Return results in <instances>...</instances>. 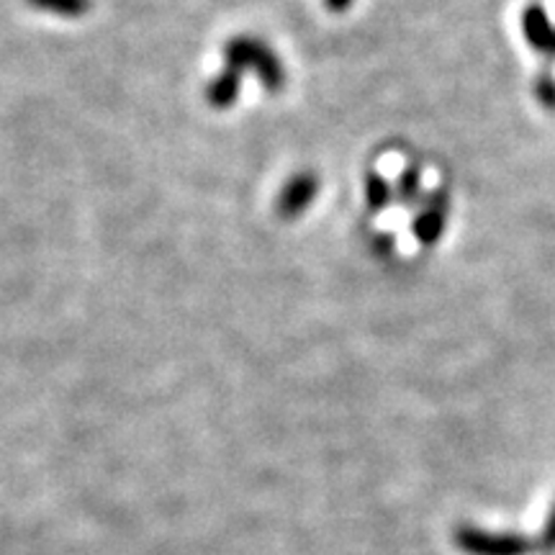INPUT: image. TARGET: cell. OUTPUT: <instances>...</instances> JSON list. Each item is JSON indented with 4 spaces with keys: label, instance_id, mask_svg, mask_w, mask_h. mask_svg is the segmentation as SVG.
<instances>
[{
    "label": "cell",
    "instance_id": "4",
    "mask_svg": "<svg viewBox=\"0 0 555 555\" xmlns=\"http://www.w3.org/2000/svg\"><path fill=\"white\" fill-rule=\"evenodd\" d=\"M319 196V178L314 172H296L283 183L275 198V214L281 219H298L307 214Z\"/></svg>",
    "mask_w": 555,
    "mask_h": 555
},
{
    "label": "cell",
    "instance_id": "9",
    "mask_svg": "<svg viewBox=\"0 0 555 555\" xmlns=\"http://www.w3.org/2000/svg\"><path fill=\"white\" fill-rule=\"evenodd\" d=\"M26 3L37 11L54 13V16H65V18L86 16L90 11V0H26Z\"/></svg>",
    "mask_w": 555,
    "mask_h": 555
},
{
    "label": "cell",
    "instance_id": "3",
    "mask_svg": "<svg viewBox=\"0 0 555 555\" xmlns=\"http://www.w3.org/2000/svg\"><path fill=\"white\" fill-rule=\"evenodd\" d=\"M450 211V193L446 189H435L429 193L425 206L412 219V234L422 247H435L446 234V221Z\"/></svg>",
    "mask_w": 555,
    "mask_h": 555
},
{
    "label": "cell",
    "instance_id": "11",
    "mask_svg": "<svg viewBox=\"0 0 555 555\" xmlns=\"http://www.w3.org/2000/svg\"><path fill=\"white\" fill-rule=\"evenodd\" d=\"M373 253L378 255V258H391L393 253H397V237H393L391 232H380L373 237Z\"/></svg>",
    "mask_w": 555,
    "mask_h": 555
},
{
    "label": "cell",
    "instance_id": "6",
    "mask_svg": "<svg viewBox=\"0 0 555 555\" xmlns=\"http://www.w3.org/2000/svg\"><path fill=\"white\" fill-rule=\"evenodd\" d=\"M240 88H242V78L237 69L224 67L219 75H214L206 86V101L208 106L217 111H227L232 108L240 99Z\"/></svg>",
    "mask_w": 555,
    "mask_h": 555
},
{
    "label": "cell",
    "instance_id": "7",
    "mask_svg": "<svg viewBox=\"0 0 555 555\" xmlns=\"http://www.w3.org/2000/svg\"><path fill=\"white\" fill-rule=\"evenodd\" d=\"M363 193H365L367 211H371V214H384L386 208L391 206V201H393L391 183H388V180L380 176L378 170H367L365 172Z\"/></svg>",
    "mask_w": 555,
    "mask_h": 555
},
{
    "label": "cell",
    "instance_id": "12",
    "mask_svg": "<svg viewBox=\"0 0 555 555\" xmlns=\"http://www.w3.org/2000/svg\"><path fill=\"white\" fill-rule=\"evenodd\" d=\"M538 551L545 553V555H553L555 553V506L551 512V519L545 522V530L543 535L538 540Z\"/></svg>",
    "mask_w": 555,
    "mask_h": 555
},
{
    "label": "cell",
    "instance_id": "8",
    "mask_svg": "<svg viewBox=\"0 0 555 555\" xmlns=\"http://www.w3.org/2000/svg\"><path fill=\"white\" fill-rule=\"evenodd\" d=\"M393 198L404 206H414L422 198V172L414 165H406L393 185Z\"/></svg>",
    "mask_w": 555,
    "mask_h": 555
},
{
    "label": "cell",
    "instance_id": "5",
    "mask_svg": "<svg viewBox=\"0 0 555 555\" xmlns=\"http://www.w3.org/2000/svg\"><path fill=\"white\" fill-rule=\"evenodd\" d=\"M522 34H525L527 47H530L532 52L540 54V57L551 60L555 26H553L551 16H547L545 5L538 3V0L522 11Z\"/></svg>",
    "mask_w": 555,
    "mask_h": 555
},
{
    "label": "cell",
    "instance_id": "1",
    "mask_svg": "<svg viewBox=\"0 0 555 555\" xmlns=\"http://www.w3.org/2000/svg\"><path fill=\"white\" fill-rule=\"evenodd\" d=\"M224 60L227 67L237 69V73H249L258 75L260 86L268 90V93H281L286 88V67L273 47L266 44V41L258 37H247V34H240V37H232L224 44Z\"/></svg>",
    "mask_w": 555,
    "mask_h": 555
},
{
    "label": "cell",
    "instance_id": "14",
    "mask_svg": "<svg viewBox=\"0 0 555 555\" xmlns=\"http://www.w3.org/2000/svg\"><path fill=\"white\" fill-rule=\"evenodd\" d=\"M551 60H555V34H553V47H551Z\"/></svg>",
    "mask_w": 555,
    "mask_h": 555
},
{
    "label": "cell",
    "instance_id": "13",
    "mask_svg": "<svg viewBox=\"0 0 555 555\" xmlns=\"http://www.w3.org/2000/svg\"><path fill=\"white\" fill-rule=\"evenodd\" d=\"M324 9L330 13H345L352 9V0H324Z\"/></svg>",
    "mask_w": 555,
    "mask_h": 555
},
{
    "label": "cell",
    "instance_id": "2",
    "mask_svg": "<svg viewBox=\"0 0 555 555\" xmlns=\"http://www.w3.org/2000/svg\"><path fill=\"white\" fill-rule=\"evenodd\" d=\"M455 543L468 555H532L538 543L525 535H512V532H486L478 527H461L455 532Z\"/></svg>",
    "mask_w": 555,
    "mask_h": 555
},
{
    "label": "cell",
    "instance_id": "10",
    "mask_svg": "<svg viewBox=\"0 0 555 555\" xmlns=\"http://www.w3.org/2000/svg\"><path fill=\"white\" fill-rule=\"evenodd\" d=\"M532 93H535V99L545 111H555V75L540 73L535 78V86H532Z\"/></svg>",
    "mask_w": 555,
    "mask_h": 555
}]
</instances>
